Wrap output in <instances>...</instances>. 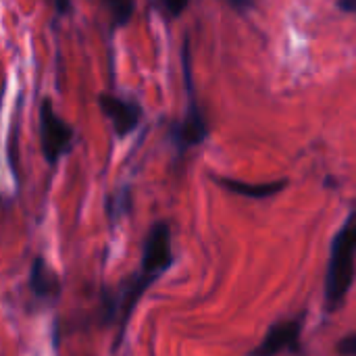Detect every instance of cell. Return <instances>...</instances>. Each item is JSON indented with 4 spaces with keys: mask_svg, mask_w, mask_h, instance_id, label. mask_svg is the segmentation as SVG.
<instances>
[{
    "mask_svg": "<svg viewBox=\"0 0 356 356\" xmlns=\"http://www.w3.org/2000/svg\"><path fill=\"white\" fill-rule=\"evenodd\" d=\"M356 280V209L332 240L325 273V309L336 313L344 307Z\"/></svg>",
    "mask_w": 356,
    "mask_h": 356,
    "instance_id": "6da1fadb",
    "label": "cell"
},
{
    "mask_svg": "<svg viewBox=\"0 0 356 356\" xmlns=\"http://www.w3.org/2000/svg\"><path fill=\"white\" fill-rule=\"evenodd\" d=\"M184 75H186V88H188V111L184 113V119L173 127L171 131V140L177 146L179 152H186L198 144L204 142L207 138V121L202 117V111L194 98V88H192V73H190V46L188 40L184 44Z\"/></svg>",
    "mask_w": 356,
    "mask_h": 356,
    "instance_id": "7a4b0ae2",
    "label": "cell"
},
{
    "mask_svg": "<svg viewBox=\"0 0 356 356\" xmlns=\"http://www.w3.org/2000/svg\"><path fill=\"white\" fill-rule=\"evenodd\" d=\"M73 129L56 113L50 100H44L40 106V144L42 154L48 165H56L60 156L71 150Z\"/></svg>",
    "mask_w": 356,
    "mask_h": 356,
    "instance_id": "3957f363",
    "label": "cell"
},
{
    "mask_svg": "<svg viewBox=\"0 0 356 356\" xmlns=\"http://www.w3.org/2000/svg\"><path fill=\"white\" fill-rule=\"evenodd\" d=\"M173 265V242H171V225L167 221H156L146 240H144V252L140 271L152 275L159 280L167 269Z\"/></svg>",
    "mask_w": 356,
    "mask_h": 356,
    "instance_id": "277c9868",
    "label": "cell"
},
{
    "mask_svg": "<svg viewBox=\"0 0 356 356\" xmlns=\"http://www.w3.org/2000/svg\"><path fill=\"white\" fill-rule=\"evenodd\" d=\"M302 330H305V313L292 319L277 321L269 327L261 344L252 348L248 356H277L280 353L302 355V344H300Z\"/></svg>",
    "mask_w": 356,
    "mask_h": 356,
    "instance_id": "5b68a950",
    "label": "cell"
},
{
    "mask_svg": "<svg viewBox=\"0 0 356 356\" xmlns=\"http://www.w3.org/2000/svg\"><path fill=\"white\" fill-rule=\"evenodd\" d=\"M98 106L104 113V117L113 123V129L117 138H127L142 119V108L136 100H125L111 94L98 96Z\"/></svg>",
    "mask_w": 356,
    "mask_h": 356,
    "instance_id": "8992f818",
    "label": "cell"
},
{
    "mask_svg": "<svg viewBox=\"0 0 356 356\" xmlns=\"http://www.w3.org/2000/svg\"><path fill=\"white\" fill-rule=\"evenodd\" d=\"M29 288L38 300H56L60 296V280L46 265L42 257H35L29 273Z\"/></svg>",
    "mask_w": 356,
    "mask_h": 356,
    "instance_id": "52a82bcc",
    "label": "cell"
},
{
    "mask_svg": "<svg viewBox=\"0 0 356 356\" xmlns=\"http://www.w3.org/2000/svg\"><path fill=\"white\" fill-rule=\"evenodd\" d=\"M215 181L219 186H223L227 192L238 194V196H244V198H252V200H263V198L277 196L280 192H284L288 188V179L263 181V184H248V181L232 179V177H215Z\"/></svg>",
    "mask_w": 356,
    "mask_h": 356,
    "instance_id": "ba28073f",
    "label": "cell"
},
{
    "mask_svg": "<svg viewBox=\"0 0 356 356\" xmlns=\"http://www.w3.org/2000/svg\"><path fill=\"white\" fill-rule=\"evenodd\" d=\"M104 4L111 10V17H113L117 27L127 25L131 21V17H134V10H136L134 0H104Z\"/></svg>",
    "mask_w": 356,
    "mask_h": 356,
    "instance_id": "9c48e42d",
    "label": "cell"
},
{
    "mask_svg": "<svg viewBox=\"0 0 356 356\" xmlns=\"http://www.w3.org/2000/svg\"><path fill=\"white\" fill-rule=\"evenodd\" d=\"M336 353H338V356H356V334L344 336V338L338 342Z\"/></svg>",
    "mask_w": 356,
    "mask_h": 356,
    "instance_id": "30bf717a",
    "label": "cell"
},
{
    "mask_svg": "<svg viewBox=\"0 0 356 356\" xmlns=\"http://www.w3.org/2000/svg\"><path fill=\"white\" fill-rule=\"evenodd\" d=\"M161 2H163L165 10H167L171 17H179V15L186 10V6H188L190 0H161Z\"/></svg>",
    "mask_w": 356,
    "mask_h": 356,
    "instance_id": "8fae6325",
    "label": "cell"
},
{
    "mask_svg": "<svg viewBox=\"0 0 356 356\" xmlns=\"http://www.w3.org/2000/svg\"><path fill=\"white\" fill-rule=\"evenodd\" d=\"M52 6H54V10L58 13V15H65V13H69V8H71V0H48Z\"/></svg>",
    "mask_w": 356,
    "mask_h": 356,
    "instance_id": "7c38bea8",
    "label": "cell"
},
{
    "mask_svg": "<svg viewBox=\"0 0 356 356\" xmlns=\"http://www.w3.org/2000/svg\"><path fill=\"white\" fill-rule=\"evenodd\" d=\"M232 4H234V8L244 13V10H248L252 6V0H232Z\"/></svg>",
    "mask_w": 356,
    "mask_h": 356,
    "instance_id": "4fadbf2b",
    "label": "cell"
},
{
    "mask_svg": "<svg viewBox=\"0 0 356 356\" xmlns=\"http://www.w3.org/2000/svg\"><path fill=\"white\" fill-rule=\"evenodd\" d=\"M340 8L346 13H356V0H340Z\"/></svg>",
    "mask_w": 356,
    "mask_h": 356,
    "instance_id": "5bb4252c",
    "label": "cell"
}]
</instances>
